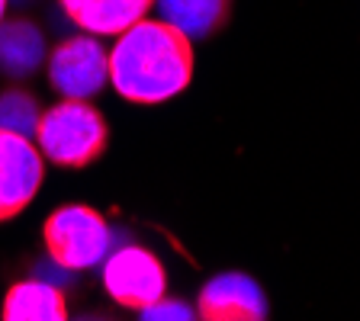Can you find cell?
<instances>
[{
  "instance_id": "obj_1",
  "label": "cell",
  "mask_w": 360,
  "mask_h": 321,
  "mask_svg": "<svg viewBox=\"0 0 360 321\" xmlns=\"http://www.w3.org/2000/svg\"><path fill=\"white\" fill-rule=\"evenodd\" d=\"M106 58L112 90L139 106H155L177 97L193 77L190 36L165 20H135L120 32Z\"/></svg>"
},
{
  "instance_id": "obj_2",
  "label": "cell",
  "mask_w": 360,
  "mask_h": 321,
  "mask_svg": "<svg viewBox=\"0 0 360 321\" xmlns=\"http://www.w3.org/2000/svg\"><path fill=\"white\" fill-rule=\"evenodd\" d=\"M32 135H36L45 161H52L58 167H75V171L94 164L110 142V129H106V119L100 116L97 106H90L87 100L68 97L49 106L45 112H39Z\"/></svg>"
},
{
  "instance_id": "obj_3",
  "label": "cell",
  "mask_w": 360,
  "mask_h": 321,
  "mask_svg": "<svg viewBox=\"0 0 360 321\" xmlns=\"http://www.w3.org/2000/svg\"><path fill=\"white\" fill-rule=\"evenodd\" d=\"M45 251L58 267L87 270L110 254V225L90 206H61L45 218Z\"/></svg>"
},
{
  "instance_id": "obj_4",
  "label": "cell",
  "mask_w": 360,
  "mask_h": 321,
  "mask_svg": "<svg viewBox=\"0 0 360 321\" xmlns=\"http://www.w3.org/2000/svg\"><path fill=\"white\" fill-rule=\"evenodd\" d=\"M103 286L110 292L112 302H120L122 308H135L142 312L151 302H158L167 289L165 267L158 263V257L145 247H120L116 254L103 257Z\"/></svg>"
},
{
  "instance_id": "obj_5",
  "label": "cell",
  "mask_w": 360,
  "mask_h": 321,
  "mask_svg": "<svg viewBox=\"0 0 360 321\" xmlns=\"http://www.w3.org/2000/svg\"><path fill=\"white\" fill-rule=\"evenodd\" d=\"M49 81L68 100H90L110 81V58L97 36H71L49 55Z\"/></svg>"
},
{
  "instance_id": "obj_6",
  "label": "cell",
  "mask_w": 360,
  "mask_h": 321,
  "mask_svg": "<svg viewBox=\"0 0 360 321\" xmlns=\"http://www.w3.org/2000/svg\"><path fill=\"white\" fill-rule=\"evenodd\" d=\"M42 151L20 132L0 129V222L16 218L42 187Z\"/></svg>"
},
{
  "instance_id": "obj_7",
  "label": "cell",
  "mask_w": 360,
  "mask_h": 321,
  "mask_svg": "<svg viewBox=\"0 0 360 321\" xmlns=\"http://www.w3.org/2000/svg\"><path fill=\"white\" fill-rule=\"evenodd\" d=\"M200 318L206 321H264L267 299L245 273H219L200 292Z\"/></svg>"
},
{
  "instance_id": "obj_8",
  "label": "cell",
  "mask_w": 360,
  "mask_h": 321,
  "mask_svg": "<svg viewBox=\"0 0 360 321\" xmlns=\"http://www.w3.org/2000/svg\"><path fill=\"white\" fill-rule=\"evenodd\" d=\"M61 7L90 36H120L155 7V0H61Z\"/></svg>"
},
{
  "instance_id": "obj_9",
  "label": "cell",
  "mask_w": 360,
  "mask_h": 321,
  "mask_svg": "<svg viewBox=\"0 0 360 321\" xmlns=\"http://www.w3.org/2000/svg\"><path fill=\"white\" fill-rule=\"evenodd\" d=\"M0 315H4V321H65L68 306L61 289H55L52 283L26 280L7 292Z\"/></svg>"
},
{
  "instance_id": "obj_10",
  "label": "cell",
  "mask_w": 360,
  "mask_h": 321,
  "mask_svg": "<svg viewBox=\"0 0 360 321\" xmlns=\"http://www.w3.org/2000/svg\"><path fill=\"white\" fill-rule=\"evenodd\" d=\"M161 20L190 39H210L229 22L232 0H155Z\"/></svg>"
},
{
  "instance_id": "obj_11",
  "label": "cell",
  "mask_w": 360,
  "mask_h": 321,
  "mask_svg": "<svg viewBox=\"0 0 360 321\" xmlns=\"http://www.w3.org/2000/svg\"><path fill=\"white\" fill-rule=\"evenodd\" d=\"M45 58L42 32L26 20H0V71L7 74H30Z\"/></svg>"
},
{
  "instance_id": "obj_12",
  "label": "cell",
  "mask_w": 360,
  "mask_h": 321,
  "mask_svg": "<svg viewBox=\"0 0 360 321\" xmlns=\"http://www.w3.org/2000/svg\"><path fill=\"white\" fill-rule=\"evenodd\" d=\"M36 122L39 103L32 100V93H22V90L0 93V129H10V132H20L30 138L36 132Z\"/></svg>"
},
{
  "instance_id": "obj_13",
  "label": "cell",
  "mask_w": 360,
  "mask_h": 321,
  "mask_svg": "<svg viewBox=\"0 0 360 321\" xmlns=\"http://www.w3.org/2000/svg\"><path fill=\"white\" fill-rule=\"evenodd\" d=\"M142 318H193V312H190L187 306H184V302H167L165 296H161V299L158 302H151L148 308H142Z\"/></svg>"
},
{
  "instance_id": "obj_14",
  "label": "cell",
  "mask_w": 360,
  "mask_h": 321,
  "mask_svg": "<svg viewBox=\"0 0 360 321\" xmlns=\"http://www.w3.org/2000/svg\"><path fill=\"white\" fill-rule=\"evenodd\" d=\"M4 10H7V0H0V20H4Z\"/></svg>"
}]
</instances>
